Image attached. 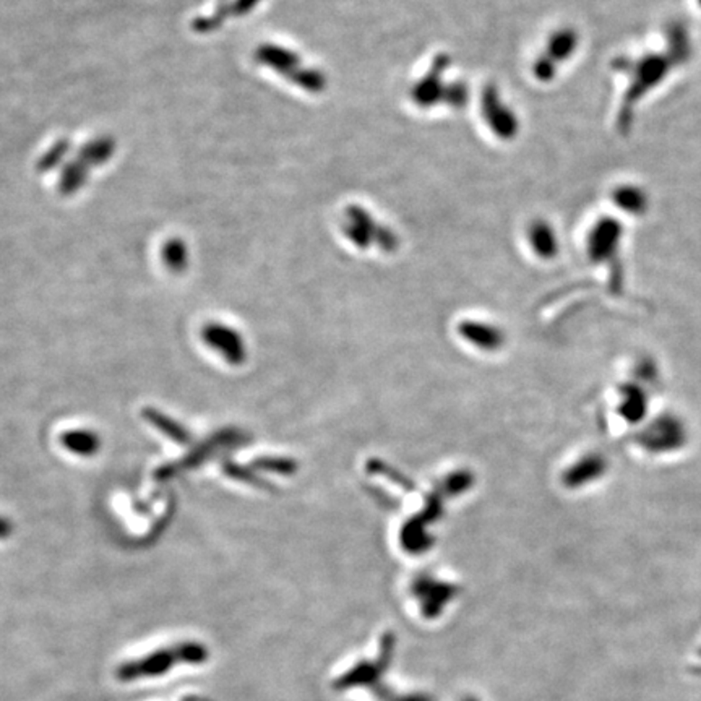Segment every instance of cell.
I'll use <instances>...</instances> for the list:
<instances>
[{
    "mask_svg": "<svg viewBox=\"0 0 701 701\" xmlns=\"http://www.w3.org/2000/svg\"><path fill=\"white\" fill-rule=\"evenodd\" d=\"M215 646L197 633H166L138 640L109 662V680L119 688H152L207 670Z\"/></svg>",
    "mask_w": 701,
    "mask_h": 701,
    "instance_id": "obj_1",
    "label": "cell"
},
{
    "mask_svg": "<svg viewBox=\"0 0 701 701\" xmlns=\"http://www.w3.org/2000/svg\"><path fill=\"white\" fill-rule=\"evenodd\" d=\"M450 56L442 52L432 61L431 69L411 88V99L417 107L429 109L438 103L460 109L468 101V88L463 81L445 85V72L450 69Z\"/></svg>",
    "mask_w": 701,
    "mask_h": 701,
    "instance_id": "obj_2",
    "label": "cell"
},
{
    "mask_svg": "<svg viewBox=\"0 0 701 701\" xmlns=\"http://www.w3.org/2000/svg\"><path fill=\"white\" fill-rule=\"evenodd\" d=\"M674 62L676 61H670L668 56L650 54V56L641 57L633 64L631 67L633 80L630 83L629 91L623 98L621 117H619L623 126L629 122L635 103H638L648 91H651L653 88L664 81V79L669 75Z\"/></svg>",
    "mask_w": 701,
    "mask_h": 701,
    "instance_id": "obj_3",
    "label": "cell"
},
{
    "mask_svg": "<svg viewBox=\"0 0 701 701\" xmlns=\"http://www.w3.org/2000/svg\"><path fill=\"white\" fill-rule=\"evenodd\" d=\"M580 44V36L574 28H560L550 34L546 51L536 59L533 65L534 79L541 83H549L557 75L558 65L574 57Z\"/></svg>",
    "mask_w": 701,
    "mask_h": 701,
    "instance_id": "obj_4",
    "label": "cell"
},
{
    "mask_svg": "<svg viewBox=\"0 0 701 701\" xmlns=\"http://www.w3.org/2000/svg\"><path fill=\"white\" fill-rule=\"evenodd\" d=\"M344 234L350 238L358 248H367L372 242L382 246L383 250L390 252L397 248V236L375 223L370 213H367L364 208L358 205H350L344 213Z\"/></svg>",
    "mask_w": 701,
    "mask_h": 701,
    "instance_id": "obj_5",
    "label": "cell"
},
{
    "mask_svg": "<svg viewBox=\"0 0 701 701\" xmlns=\"http://www.w3.org/2000/svg\"><path fill=\"white\" fill-rule=\"evenodd\" d=\"M687 431L682 421H678L676 416L664 415L646 427L640 444L651 452V453H668L678 452V448L686 445Z\"/></svg>",
    "mask_w": 701,
    "mask_h": 701,
    "instance_id": "obj_6",
    "label": "cell"
},
{
    "mask_svg": "<svg viewBox=\"0 0 701 701\" xmlns=\"http://www.w3.org/2000/svg\"><path fill=\"white\" fill-rule=\"evenodd\" d=\"M482 116L487 126L500 140H513L519 136V120L517 114L503 103L495 85H487L482 93Z\"/></svg>",
    "mask_w": 701,
    "mask_h": 701,
    "instance_id": "obj_7",
    "label": "cell"
},
{
    "mask_svg": "<svg viewBox=\"0 0 701 701\" xmlns=\"http://www.w3.org/2000/svg\"><path fill=\"white\" fill-rule=\"evenodd\" d=\"M622 224L615 218H601L588 238V252L593 262H611L622 240Z\"/></svg>",
    "mask_w": 701,
    "mask_h": 701,
    "instance_id": "obj_8",
    "label": "cell"
},
{
    "mask_svg": "<svg viewBox=\"0 0 701 701\" xmlns=\"http://www.w3.org/2000/svg\"><path fill=\"white\" fill-rule=\"evenodd\" d=\"M203 341L211 346L213 350H218L228 362L232 366H239L240 362L246 359V350L240 336L231 330L220 323H210L203 328L201 332Z\"/></svg>",
    "mask_w": 701,
    "mask_h": 701,
    "instance_id": "obj_9",
    "label": "cell"
},
{
    "mask_svg": "<svg viewBox=\"0 0 701 701\" xmlns=\"http://www.w3.org/2000/svg\"><path fill=\"white\" fill-rule=\"evenodd\" d=\"M613 203L621 208L622 211L629 215H645L650 208V197L641 187L623 183L612 192Z\"/></svg>",
    "mask_w": 701,
    "mask_h": 701,
    "instance_id": "obj_10",
    "label": "cell"
},
{
    "mask_svg": "<svg viewBox=\"0 0 701 701\" xmlns=\"http://www.w3.org/2000/svg\"><path fill=\"white\" fill-rule=\"evenodd\" d=\"M528 239L531 244V248L539 257L550 258L558 252V240L556 231L552 229L547 221L544 220H534L533 223L528 228Z\"/></svg>",
    "mask_w": 701,
    "mask_h": 701,
    "instance_id": "obj_11",
    "label": "cell"
},
{
    "mask_svg": "<svg viewBox=\"0 0 701 701\" xmlns=\"http://www.w3.org/2000/svg\"><path fill=\"white\" fill-rule=\"evenodd\" d=\"M144 417L148 423L152 424L153 427H156L164 435H168L171 440H174L175 444L187 445L191 442V434L185 431L181 424L175 423L174 419H171L169 416L163 415L158 409L146 407L144 411Z\"/></svg>",
    "mask_w": 701,
    "mask_h": 701,
    "instance_id": "obj_12",
    "label": "cell"
},
{
    "mask_svg": "<svg viewBox=\"0 0 701 701\" xmlns=\"http://www.w3.org/2000/svg\"><path fill=\"white\" fill-rule=\"evenodd\" d=\"M62 445L79 456H93L101 446L98 434L91 431H70L62 435Z\"/></svg>",
    "mask_w": 701,
    "mask_h": 701,
    "instance_id": "obj_13",
    "label": "cell"
},
{
    "mask_svg": "<svg viewBox=\"0 0 701 701\" xmlns=\"http://www.w3.org/2000/svg\"><path fill=\"white\" fill-rule=\"evenodd\" d=\"M622 413L630 423H641L646 413V397L640 388L630 387L622 397Z\"/></svg>",
    "mask_w": 701,
    "mask_h": 701,
    "instance_id": "obj_14",
    "label": "cell"
},
{
    "mask_svg": "<svg viewBox=\"0 0 701 701\" xmlns=\"http://www.w3.org/2000/svg\"><path fill=\"white\" fill-rule=\"evenodd\" d=\"M142 701H211L208 698L207 695L199 694V692H191V690H183V692H174V694L161 695V696H154V698H148V700Z\"/></svg>",
    "mask_w": 701,
    "mask_h": 701,
    "instance_id": "obj_15",
    "label": "cell"
},
{
    "mask_svg": "<svg viewBox=\"0 0 701 701\" xmlns=\"http://www.w3.org/2000/svg\"><path fill=\"white\" fill-rule=\"evenodd\" d=\"M256 466L262 468V470L287 471L289 463L281 462V460H260V462L256 463Z\"/></svg>",
    "mask_w": 701,
    "mask_h": 701,
    "instance_id": "obj_16",
    "label": "cell"
},
{
    "mask_svg": "<svg viewBox=\"0 0 701 701\" xmlns=\"http://www.w3.org/2000/svg\"><path fill=\"white\" fill-rule=\"evenodd\" d=\"M12 523L5 519H0V539H7L8 536L12 534Z\"/></svg>",
    "mask_w": 701,
    "mask_h": 701,
    "instance_id": "obj_17",
    "label": "cell"
},
{
    "mask_svg": "<svg viewBox=\"0 0 701 701\" xmlns=\"http://www.w3.org/2000/svg\"><path fill=\"white\" fill-rule=\"evenodd\" d=\"M696 2H698V5L701 7V0H696Z\"/></svg>",
    "mask_w": 701,
    "mask_h": 701,
    "instance_id": "obj_18",
    "label": "cell"
}]
</instances>
